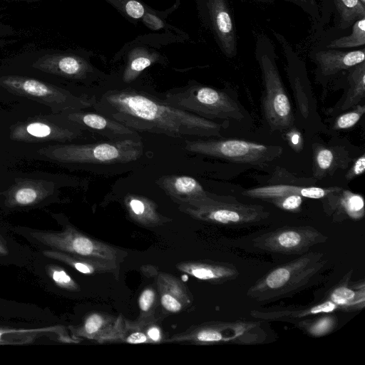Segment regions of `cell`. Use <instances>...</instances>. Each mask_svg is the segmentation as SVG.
<instances>
[{"instance_id":"7dc6e473","label":"cell","mask_w":365,"mask_h":365,"mask_svg":"<svg viewBox=\"0 0 365 365\" xmlns=\"http://www.w3.org/2000/svg\"><path fill=\"white\" fill-rule=\"evenodd\" d=\"M287 139L289 145L297 152L302 150L303 147V139L300 132L293 129L289 130L286 134Z\"/></svg>"},{"instance_id":"83f0119b","label":"cell","mask_w":365,"mask_h":365,"mask_svg":"<svg viewBox=\"0 0 365 365\" xmlns=\"http://www.w3.org/2000/svg\"><path fill=\"white\" fill-rule=\"evenodd\" d=\"M116 317L108 314L93 312L86 314L78 324L67 326L69 333L75 339H86L102 343L111 331Z\"/></svg>"},{"instance_id":"ba28073f","label":"cell","mask_w":365,"mask_h":365,"mask_svg":"<svg viewBox=\"0 0 365 365\" xmlns=\"http://www.w3.org/2000/svg\"><path fill=\"white\" fill-rule=\"evenodd\" d=\"M71 182L72 180L61 174L17 170L11 185L0 193V216L58 203L61 188Z\"/></svg>"},{"instance_id":"2e32d148","label":"cell","mask_w":365,"mask_h":365,"mask_svg":"<svg viewBox=\"0 0 365 365\" xmlns=\"http://www.w3.org/2000/svg\"><path fill=\"white\" fill-rule=\"evenodd\" d=\"M327 240V235L312 226H286L257 237L252 244L266 252L302 255Z\"/></svg>"},{"instance_id":"d6a6232c","label":"cell","mask_w":365,"mask_h":365,"mask_svg":"<svg viewBox=\"0 0 365 365\" xmlns=\"http://www.w3.org/2000/svg\"><path fill=\"white\" fill-rule=\"evenodd\" d=\"M122 342L132 344H148V339L144 331L140 319L130 321L119 315L116 317L111 331L102 343Z\"/></svg>"},{"instance_id":"e0dca14e","label":"cell","mask_w":365,"mask_h":365,"mask_svg":"<svg viewBox=\"0 0 365 365\" xmlns=\"http://www.w3.org/2000/svg\"><path fill=\"white\" fill-rule=\"evenodd\" d=\"M198 16L212 34L221 52L228 58L237 54V34L227 0H195Z\"/></svg>"},{"instance_id":"4dcf8cb0","label":"cell","mask_w":365,"mask_h":365,"mask_svg":"<svg viewBox=\"0 0 365 365\" xmlns=\"http://www.w3.org/2000/svg\"><path fill=\"white\" fill-rule=\"evenodd\" d=\"M0 319L58 322L48 308L2 298H0Z\"/></svg>"},{"instance_id":"681fc988","label":"cell","mask_w":365,"mask_h":365,"mask_svg":"<svg viewBox=\"0 0 365 365\" xmlns=\"http://www.w3.org/2000/svg\"><path fill=\"white\" fill-rule=\"evenodd\" d=\"M6 113V108L5 107L0 106V121L2 123L4 122Z\"/></svg>"},{"instance_id":"603a6c76","label":"cell","mask_w":365,"mask_h":365,"mask_svg":"<svg viewBox=\"0 0 365 365\" xmlns=\"http://www.w3.org/2000/svg\"><path fill=\"white\" fill-rule=\"evenodd\" d=\"M176 268L195 279L212 284L234 280L240 274L233 264L211 260L182 262L176 264Z\"/></svg>"},{"instance_id":"836d02e7","label":"cell","mask_w":365,"mask_h":365,"mask_svg":"<svg viewBox=\"0 0 365 365\" xmlns=\"http://www.w3.org/2000/svg\"><path fill=\"white\" fill-rule=\"evenodd\" d=\"M348 91L344 101L332 110L336 113L356 106L365 97V63H360L348 70Z\"/></svg>"},{"instance_id":"816d5d0a","label":"cell","mask_w":365,"mask_h":365,"mask_svg":"<svg viewBox=\"0 0 365 365\" xmlns=\"http://www.w3.org/2000/svg\"><path fill=\"white\" fill-rule=\"evenodd\" d=\"M1 266H2V264H1V263L0 262V267H1Z\"/></svg>"},{"instance_id":"9c48e42d","label":"cell","mask_w":365,"mask_h":365,"mask_svg":"<svg viewBox=\"0 0 365 365\" xmlns=\"http://www.w3.org/2000/svg\"><path fill=\"white\" fill-rule=\"evenodd\" d=\"M255 57L263 81L262 109L267 123L272 130L289 129L294 123L292 106L277 66L274 47L264 34L257 38Z\"/></svg>"},{"instance_id":"f1b7e54d","label":"cell","mask_w":365,"mask_h":365,"mask_svg":"<svg viewBox=\"0 0 365 365\" xmlns=\"http://www.w3.org/2000/svg\"><path fill=\"white\" fill-rule=\"evenodd\" d=\"M336 309H338L336 305L327 299L320 304L311 306L279 307L268 311L253 310L250 314L254 318L259 319L293 322L297 320L299 322L308 317L319 314L331 313Z\"/></svg>"},{"instance_id":"9a60e30c","label":"cell","mask_w":365,"mask_h":365,"mask_svg":"<svg viewBox=\"0 0 365 365\" xmlns=\"http://www.w3.org/2000/svg\"><path fill=\"white\" fill-rule=\"evenodd\" d=\"M46 342L78 343L68 327L58 322L0 319V346Z\"/></svg>"},{"instance_id":"e575fe53","label":"cell","mask_w":365,"mask_h":365,"mask_svg":"<svg viewBox=\"0 0 365 365\" xmlns=\"http://www.w3.org/2000/svg\"><path fill=\"white\" fill-rule=\"evenodd\" d=\"M336 15L337 29H349L358 19L365 17V5L360 0H330Z\"/></svg>"},{"instance_id":"4fadbf2b","label":"cell","mask_w":365,"mask_h":365,"mask_svg":"<svg viewBox=\"0 0 365 365\" xmlns=\"http://www.w3.org/2000/svg\"><path fill=\"white\" fill-rule=\"evenodd\" d=\"M185 148L190 153L251 165L270 162L282 152L279 146L237 139L186 140Z\"/></svg>"},{"instance_id":"6da1fadb","label":"cell","mask_w":365,"mask_h":365,"mask_svg":"<svg viewBox=\"0 0 365 365\" xmlns=\"http://www.w3.org/2000/svg\"><path fill=\"white\" fill-rule=\"evenodd\" d=\"M94 109L136 131L171 137H220L222 125L131 88L109 90Z\"/></svg>"},{"instance_id":"f546056e","label":"cell","mask_w":365,"mask_h":365,"mask_svg":"<svg viewBox=\"0 0 365 365\" xmlns=\"http://www.w3.org/2000/svg\"><path fill=\"white\" fill-rule=\"evenodd\" d=\"M124 205L129 217L145 227H158L170 221L158 211L153 201L145 197L129 194L124 198Z\"/></svg>"},{"instance_id":"ac0fdd59","label":"cell","mask_w":365,"mask_h":365,"mask_svg":"<svg viewBox=\"0 0 365 365\" xmlns=\"http://www.w3.org/2000/svg\"><path fill=\"white\" fill-rule=\"evenodd\" d=\"M104 1L134 24H141L154 32L169 34L180 37L185 41L188 39L187 34L167 21L168 16L180 6V0H176L173 5L163 11L154 9L141 0Z\"/></svg>"},{"instance_id":"7a4b0ae2","label":"cell","mask_w":365,"mask_h":365,"mask_svg":"<svg viewBox=\"0 0 365 365\" xmlns=\"http://www.w3.org/2000/svg\"><path fill=\"white\" fill-rule=\"evenodd\" d=\"M5 108L4 147L21 162L28 161L31 153L37 148L80 143L86 138V132L44 106L23 102Z\"/></svg>"},{"instance_id":"5b68a950","label":"cell","mask_w":365,"mask_h":365,"mask_svg":"<svg viewBox=\"0 0 365 365\" xmlns=\"http://www.w3.org/2000/svg\"><path fill=\"white\" fill-rule=\"evenodd\" d=\"M50 215L61 227V230H39L13 225L11 230L35 250H55L118 264L126 255L118 247L82 232L71 224L63 214L51 212Z\"/></svg>"},{"instance_id":"8d00e7d4","label":"cell","mask_w":365,"mask_h":365,"mask_svg":"<svg viewBox=\"0 0 365 365\" xmlns=\"http://www.w3.org/2000/svg\"><path fill=\"white\" fill-rule=\"evenodd\" d=\"M351 26V34L329 41L324 47L338 49L364 46L365 45V17L358 19Z\"/></svg>"},{"instance_id":"277c9868","label":"cell","mask_w":365,"mask_h":365,"mask_svg":"<svg viewBox=\"0 0 365 365\" xmlns=\"http://www.w3.org/2000/svg\"><path fill=\"white\" fill-rule=\"evenodd\" d=\"M143 152L141 138L83 143H53L36 148L28 161L39 160L75 168L85 165H113L137 160Z\"/></svg>"},{"instance_id":"4316f807","label":"cell","mask_w":365,"mask_h":365,"mask_svg":"<svg viewBox=\"0 0 365 365\" xmlns=\"http://www.w3.org/2000/svg\"><path fill=\"white\" fill-rule=\"evenodd\" d=\"M339 191L340 188L337 187L323 188L319 187L274 185L247 189L244 190L242 194L251 198L265 200L288 195H299L307 198L321 199Z\"/></svg>"},{"instance_id":"f35d334b","label":"cell","mask_w":365,"mask_h":365,"mask_svg":"<svg viewBox=\"0 0 365 365\" xmlns=\"http://www.w3.org/2000/svg\"><path fill=\"white\" fill-rule=\"evenodd\" d=\"M21 163L18 159L0 148V193L5 190L12 182L14 176L18 170L16 166Z\"/></svg>"},{"instance_id":"ab89813d","label":"cell","mask_w":365,"mask_h":365,"mask_svg":"<svg viewBox=\"0 0 365 365\" xmlns=\"http://www.w3.org/2000/svg\"><path fill=\"white\" fill-rule=\"evenodd\" d=\"M334 151L322 145L315 148L314 151V173L318 176H324L335 164Z\"/></svg>"},{"instance_id":"74e56055","label":"cell","mask_w":365,"mask_h":365,"mask_svg":"<svg viewBox=\"0 0 365 365\" xmlns=\"http://www.w3.org/2000/svg\"><path fill=\"white\" fill-rule=\"evenodd\" d=\"M337 205L339 212L352 220H360L364 216V200L361 195L344 190Z\"/></svg>"},{"instance_id":"d4e9b609","label":"cell","mask_w":365,"mask_h":365,"mask_svg":"<svg viewBox=\"0 0 365 365\" xmlns=\"http://www.w3.org/2000/svg\"><path fill=\"white\" fill-rule=\"evenodd\" d=\"M11 230V225L0 216V262L2 266L27 269L34 250L19 242Z\"/></svg>"},{"instance_id":"484cf974","label":"cell","mask_w":365,"mask_h":365,"mask_svg":"<svg viewBox=\"0 0 365 365\" xmlns=\"http://www.w3.org/2000/svg\"><path fill=\"white\" fill-rule=\"evenodd\" d=\"M42 255L66 265L72 270L85 275L119 272V264L106 260L81 257L55 250H39Z\"/></svg>"},{"instance_id":"f6af8a7d","label":"cell","mask_w":365,"mask_h":365,"mask_svg":"<svg viewBox=\"0 0 365 365\" xmlns=\"http://www.w3.org/2000/svg\"><path fill=\"white\" fill-rule=\"evenodd\" d=\"M261 2L269 3L274 0H257ZM299 6L304 11L310 16L315 23H319L321 16L317 0H283Z\"/></svg>"},{"instance_id":"3957f363","label":"cell","mask_w":365,"mask_h":365,"mask_svg":"<svg viewBox=\"0 0 365 365\" xmlns=\"http://www.w3.org/2000/svg\"><path fill=\"white\" fill-rule=\"evenodd\" d=\"M23 102L44 106L56 113L87 109L94 104L91 98L77 93L74 87L0 68V106Z\"/></svg>"},{"instance_id":"52a82bcc","label":"cell","mask_w":365,"mask_h":365,"mask_svg":"<svg viewBox=\"0 0 365 365\" xmlns=\"http://www.w3.org/2000/svg\"><path fill=\"white\" fill-rule=\"evenodd\" d=\"M327 264L324 253L307 252L267 272L247 289L246 295L259 303L290 297L312 285Z\"/></svg>"},{"instance_id":"bcb514c9","label":"cell","mask_w":365,"mask_h":365,"mask_svg":"<svg viewBox=\"0 0 365 365\" xmlns=\"http://www.w3.org/2000/svg\"><path fill=\"white\" fill-rule=\"evenodd\" d=\"M365 170V155L362 154L354 163L351 168L349 169L346 175L347 180H351L354 178L362 175Z\"/></svg>"},{"instance_id":"ffe728a7","label":"cell","mask_w":365,"mask_h":365,"mask_svg":"<svg viewBox=\"0 0 365 365\" xmlns=\"http://www.w3.org/2000/svg\"><path fill=\"white\" fill-rule=\"evenodd\" d=\"M87 133L116 140L140 138L137 131L98 112L81 109L61 113Z\"/></svg>"},{"instance_id":"7402d4cb","label":"cell","mask_w":365,"mask_h":365,"mask_svg":"<svg viewBox=\"0 0 365 365\" xmlns=\"http://www.w3.org/2000/svg\"><path fill=\"white\" fill-rule=\"evenodd\" d=\"M158 184L179 205H195L213 200L194 178L187 175L164 176Z\"/></svg>"},{"instance_id":"8fae6325","label":"cell","mask_w":365,"mask_h":365,"mask_svg":"<svg viewBox=\"0 0 365 365\" xmlns=\"http://www.w3.org/2000/svg\"><path fill=\"white\" fill-rule=\"evenodd\" d=\"M185 41L180 37L161 32L138 36L125 43L114 56L115 61L123 59V61L120 71L122 81L130 83L150 66L166 63L168 58L161 51L163 47Z\"/></svg>"},{"instance_id":"60d3db41","label":"cell","mask_w":365,"mask_h":365,"mask_svg":"<svg viewBox=\"0 0 365 365\" xmlns=\"http://www.w3.org/2000/svg\"><path fill=\"white\" fill-rule=\"evenodd\" d=\"M364 112V105H356L354 110L340 115L334 121L333 128L335 130L351 128L358 123Z\"/></svg>"},{"instance_id":"d6986e66","label":"cell","mask_w":365,"mask_h":365,"mask_svg":"<svg viewBox=\"0 0 365 365\" xmlns=\"http://www.w3.org/2000/svg\"><path fill=\"white\" fill-rule=\"evenodd\" d=\"M272 33L280 43L286 58V71L298 108L302 115L307 118L314 106L312 104L313 98L305 63L284 36L274 31Z\"/></svg>"},{"instance_id":"ee69618b","label":"cell","mask_w":365,"mask_h":365,"mask_svg":"<svg viewBox=\"0 0 365 365\" xmlns=\"http://www.w3.org/2000/svg\"><path fill=\"white\" fill-rule=\"evenodd\" d=\"M278 208L289 211L297 212L303 202V197L299 195H288L267 200Z\"/></svg>"},{"instance_id":"7bdbcfd3","label":"cell","mask_w":365,"mask_h":365,"mask_svg":"<svg viewBox=\"0 0 365 365\" xmlns=\"http://www.w3.org/2000/svg\"><path fill=\"white\" fill-rule=\"evenodd\" d=\"M138 318L142 321L143 327L149 343L156 344L164 341L163 332L160 326L156 323L154 314Z\"/></svg>"},{"instance_id":"f907efd6","label":"cell","mask_w":365,"mask_h":365,"mask_svg":"<svg viewBox=\"0 0 365 365\" xmlns=\"http://www.w3.org/2000/svg\"><path fill=\"white\" fill-rule=\"evenodd\" d=\"M362 4L365 5V0H360Z\"/></svg>"},{"instance_id":"c3c4849f","label":"cell","mask_w":365,"mask_h":365,"mask_svg":"<svg viewBox=\"0 0 365 365\" xmlns=\"http://www.w3.org/2000/svg\"><path fill=\"white\" fill-rule=\"evenodd\" d=\"M4 123L0 121V148H3L6 150V148L4 147Z\"/></svg>"},{"instance_id":"7c38bea8","label":"cell","mask_w":365,"mask_h":365,"mask_svg":"<svg viewBox=\"0 0 365 365\" xmlns=\"http://www.w3.org/2000/svg\"><path fill=\"white\" fill-rule=\"evenodd\" d=\"M264 337L263 330L258 322L212 321L192 326L165 339L164 342L251 344L261 342Z\"/></svg>"},{"instance_id":"30bf717a","label":"cell","mask_w":365,"mask_h":365,"mask_svg":"<svg viewBox=\"0 0 365 365\" xmlns=\"http://www.w3.org/2000/svg\"><path fill=\"white\" fill-rule=\"evenodd\" d=\"M167 104L210 120H241L243 113L228 94L212 87L190 83L185 88L169 92L163 100Z\"/></svg>"},{"instance_id":"1f68e13d","label":"cell","mask_w":365,"mask_h":365,"mask_svg":"<svg viewBox=\"0 0 365 365\" xmlns=\"http://www.w3.org/2000/svg\"><path fill=\"white\" fill-rule=\"evenodd\" d=\"M327 299L336 304L339 310L351 312L361 309L365 305L364 282L351 283L346 279L331 291Z\"/></svg>"},{"instance_id":"cb8c5ba5","label":"cell","mask_w":365,"mask_h":365,"mask_svg":"<svg viewBox=\"0 0 365 365\" xmlns=\"http://www.w3.org/2000/svg\"><path fill=\"white\" fill-rule=\"evenodd\" d=\"M157 287L160 304L167 312L178 313L192 303V296L185 284L169 273L158 274Z\"/></svg>"},{"instance_id":"d590c367","label":"cell","mask_w":365,"mask_h":365,"mask_svg":"<svg viewBox=\"0 0 365 365\" xmlns=\"http://www.w3.org/2000/svg\"><path fill=\"white\" fill-rule=\"evenodd\" d=\"M337 318L327 314L315 319H304L297 323V326L314 337H322L331 333L337 327Z\"/></svg>"},{"instance_id":"44dd1931","label":"cell","mask_w":365,"mask_h":365,"mask_svg":"<svg viewBox=\"0 0 365 365\" xmlns=\"http://www.w3.org/2000/svg\"><path fill=\"white\" fill-rule=\"evenodd\" d=\"M364 47L353 51H341L324 47L312 51L311 56L317 66V76L329 78L364 62Z\"/></svg>"},{"instance_id":"8992f818","label":"cell","mask_w":365,"mask_h":365,"mask_svg":"<svg viewBox=\"0 0 365 365\" xmlns=\"http://www.w3.org/2000/svg\"><path fill=\"white\" fill-rule=\"evenodd\" d=\"M93 55L87 50L48 51L3 67L56 84L74 87L77 83L88 84L106 77L92 64L91 58Z\"/></svg>"},{"instance_id":"b9f144b4","label":"cell","mask_w":365,"mask_h":365,"mask_svg":"<svg viewBox=\"0 0 365 365\" xmlns=\"http://www.w3.org/2000/svg\"><path fill=\"white\" fill-rule=\"evenodd\" d=\"M157 301L155 290L150 287H146L140 293L138 298L140 309L139 317H148L154 314V306Z\"/></svg>"},{"instance_id":"5bb4252c","label":"cell","mask_w":365,"mask_h":365,"mask_svg":"<svg viewBox=\"0 0 365 365\" xmlns=\"http://www.w3.org/2000/svg\"><path fill=\"white\" fill-rule=\"evenodd\" d=\"M179 209L195 220L230 226L256 224L269 216V212L258 205L229 202L215 198L195 205L180 204Z\"/></svg>"}]
</instances>
